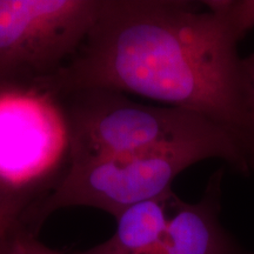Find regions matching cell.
Instances as JSON below:
<instances>
[{"mask_svg": "<svg viewBox=\"0 0 254 254\" xmlns=\"http://www.w3.org/2000/svg\"><path fill=\"white\" fill-rule=\"evenodd\" d=\"M202 4L225 21L239 41L254 27V0H208Z\"/></svg>", "mask_w": 254, "mask_h": 254, "instance_id": "cell-9", "label": "cell"}, {"mask_svg": "<svg viewBox=\"0 0 254 254\" xmlns=\"http://www.w3.org/2000/svg\"><path fill=\"white\" fill-rule=\"evenodd\" d=\"M173 190L126 208L117 217L112 237L75 254H159L170 217Z\"/></svg>", "mask_w": 254, "mask_h": 254, "instance_id": "cell-7", "label": "cell"}, {"mask_svg": "<svg viewBox=\"0 0 254 254\" xmlns=\"http://www.w3.org/2000/svg\"><path fill=\"white\" fill-rule=\"evenodd\" d=\"M23 245L25 254H62L58 251L50 249L37 239L36 234L32 232H25L23 237Z\"/></svg>", "mask_w": 254, "mask_h": 254, "instance_id": "cell-10", "label": "cell"}, {"mask_svg": "<svg viewBox=\"0 0 254 254\" xmlns=\"http://www.w3.org/2000/svg\"><path fill=\"white\" fill-rule=\"evenodd\" d=\"M238 43L201 1L103 0L78 52L38 86L132 93L199 114L246 148L254 171V98Z\"/></svg>", "mask_w": 254, "mask_h": 254, "instance_id": "cell-1", "label": "cell"}, {"mask_svg": "<svg viewBox=\"0 0 254 254\" xmlns=\"http://www.w3.org/2000/svg\"><path fill=\"white\" fill-rule=\"evenodd\" d=\"M244 66H245V71L249 78L251 90H252V94L254 98V53L250 55L246 58H244Z\"/></svg>", "mask_w": 254, "mask_h": 254, "instance_id": "cell-12", "label": "cell"}, {"mask_svg": "<svg viewBox=\"0 0 254 254\" xmlns=\"http://www.w3.org/2000/svg\"><path fill=\"white\" fill-rule=\"evenodd\" d=\"M37 194L38 190H17L0 182V243L27 228L26 217Z\"/></svg>", "mask_w": 254, "mask_h": 254, "instance_id": "cell-8", "label": "cell"}, {"mask_svg": "<svg viewBox=\"0 0 254 254\" xmlns=\"http://www.w3.org/2000/svg\"><path fill=\"white\" fill-rule=\"evenodd\" d=\"M57 98L67 122L69 164L187 142L244 147L231 133L199 114L139 103L122 92L90 88Z\"/></svg>", "mask_w": 254, "mask_h": 254, "instance_id": "cell-3", "label": "cell"}, {"mask_svg": "<svg viewBox=\"0 0 254 254\" xmlns=\"http://www.w3.org/2000/svg\"><path fill=\"white\" fill-rule=\"evenodd\" d=\"M103 0H0V86L39 85L78 52Z\"/></svg>", "mask_w": 254, "mask_h": 254, "instance_id": "cell-4", "label": "cell"}, {"mask_svg": "<svg viewBox=\"0 0 254 254\" xmlns=\"http://www.w3.org/2000/svg\"><path fill=\"white\" fill-rule=\"evenodd\" d=\"M221 173H214L196 202L184 201L173 192L159 254H251L221 226Z\"/></svg>", "mask_w": 254, "mask_h": 254, "instance_id": "cell-6", "label": "cell"}, {"mask_svg": "<svg viewBox=\"0 0 254 254\" xmlns=\"http://www.w3.org/2000/svg\"><path fill=\"white\" fill-rule=\"evenodd\" d=\"M69 136L57 95L37 85L0 86V182L38 186L68 157Z\"/></svg>", "mask_w": 254, "mask_h": 254, "instance_id": "cell-5", "label": "cell"}, {"mask_svg": "<svg viewBox=\"0 0 254 254\" xmlns=\"http://www.w3.org/2000/svg\"><path fill=\"white\" fill-rule=\"evenodd\" d=\"M209 158L221 159L243 174L253 171V161L245 148L218 142L165 145L68 164L53 190L31 206L27 226L36 233L50 214L77 206L100 209L117 218L133 205L167 194L183 171Z\"/></svg>", "mask_w": 254, "mask_h": 254, "instance_id": "cell-2", "label": "cell"}, {"mask_svg": "<svg viewBox=\"0 0 254 254\" xmlns=\"http://www.w3.org/2000/svg\"><path fill=\"white\" fill-rule=\"evenodd\" d=\"M27 231L26 228H24L0 243V254H25L23 237Z\"/></svg>", "mask_w": 254, "mask_h": 254, "instance_id": "cell-11", "label": "cell"}]
</instances>
